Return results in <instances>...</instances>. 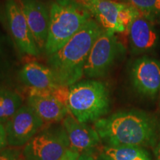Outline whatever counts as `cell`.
Segmentation results:
<instances>
[{
    "label": "cell",
    "instance_id": "cell-13",
    "mask_svg": "<svg viewBox=\"0 0 160 160\" xmlns=\"http://www.w3.org/2000/svg\"><path fill=\"white\" fill-rule=\"evenodd\" d=\"M63 127L69 139L70 149L82 153L93 151L100 142L99 134L94 128L78 122L73 115H67L63 119Z\"/></svg>",
    "mask_w": 160,
    "mask_h": 160
},
{
    "label": "cell",
    "instance_id": "cell-19",
    "mask_svg": "<svg viewBox=\"0 0 160 160\" xmlns=\"http://www.w3.org/2000/svg\"><path fill=\"white\" fill-rule=\"evenodd\" d=\"M20 151L16 148H5L0 152V160H20Z\"/></svg>",
    "mask_w": 160,
    "mask_h": 160
},
{
    "label": "cell",
    "instance_id": "cell-23",
    "mask_svg": "<svg viewBox=\"0 0 160 160\" xmlns=\"http://www.w3.org/2000/svg\"><path fill=\"white\" fill-rule=\"evenodd\" d=\"M154 156L156 160H160V141L154 147Z\"/></svg>",
    "mask_w": 160,
    "mask_h": 160
},
{
    "label": "cell",
    "instance_id": "cell-15",
    "mask_svg": "<svg viewBox=\"0 0 160 160\" xmlns=\"http://www.w3.org/2000/svg\"><path fill=\"white\" fill-rule=\"evenodd\" d=\"M28 105L38 116L46 122H55L64 119L68 115V108L56 99L50 97H29Z\"/></svg>",
    "mask_w": 160,
    "mask_h": 160
},
{
    "label": "cell",
    "instance_id": "cell-8",
    "mask_svg": "<svg viewBox=\"0 0 160 160\" xmlns=\"http://www.w3.org/2000/svg\"><path fill=\"white\" fill-rule=\"evenodd\" d=\"M44 122L31 107L22 106L5 123L8 145L20 147L26 145L42 127Z\"/></svg>",
    "mask_w": 160,
    "mask_h": 160
},
{
    "label": "cell",
    "instance_id": "cell-16",
    "mask_svg": "<svg viewBox=\"0 0 160 160\" xmlns=\"http://www.w3.org/2000/svg\"><path fill=\"white\" fill-rule=\"evenodd\" d=\"M102 153L112 160H151L148 153L138 146H105Z\"/></svg>",
    "mask_w": 160,
    "mask_h": 160
},
{
    "label": "cell",
    "instance_id": "cell-20",
    "mask_svg": "<svg viewBox=\"0 0 160 160\" xmlns=\"http://www.w3.org/2000/svg\"><path fill=\"white\" fill-rule=\"evenodd\" d=\"M7 145L8 141L5 126L3 125V124L0 123V152L5 149Z\"/></svg>",
    "mask_w": 160,
    "mask_h": 160
},
{
    "label": "cell",
    "instance_id": "cell-21",
    "mask_svg": "<svg viewBox=\"0 0 160 160\" xmlns=\"http://www.w3.org/2000/svg\"><path fill=\"white\" fill-rule=\"evenodd\" d=\"M79 156V153L78 152L69 149L60 160H78Z\"/></svg>",
    "mask_w": 160,
    "mask_h": 160
},
{
    "label": "cell",
    "instance_id": "cell-22",
    "mask_svg": "<svg viewBox=\"0 0 160 160\" xmlns=\"http://www.w3.org/2000/svg\"><path fill=\"white\" fill-rule=\"evenodd\" d=\"M78 160H96L93 157V154H92L91 151H87L84 152V153H80L78 158Z\"/></svg>",
    "mask_w": 160,
    "mask_h": 160
},
{
    "label": "cell",
    "instance_id": "cell-1",
    "mask_svg": "<svg viewBox=\"0 0 160 160\" xmlns=\"http://www.w3.org/2000/svg\"><path fill=\"white\" fill-rule=\"evenodd\" d=\"M94 129L106 146L155 147L160 123L154 116L132 109L101 118L95 122Z\"/></svg>",
    "mask_w": 160,
    "mask_h": 160
},
{
    "label": "cell",
    "instance_id": "cell-27",
    "mask_svg": "<svg viewBox=\"0 0 160 160\" xmlns=\"http://www.w3.org/2000/svg\"><path fill=\"white\" fill-rule=\"evenodd\" d=\"M159 106H160V91H159Z\"/></svg>",
    "mask_w": 160,
    "mask_h": 160
},
{
    "label": "cell",
    "instance_id": "cell-18",
    "mask_svg": "<svg viewBox=\"0 0 160 160\" xmlns=\"http://www.w3.org/2000/svg\"><path fill=\"white\" fill-rule=\"evenodd\" d=\"M136 8L142 15L154 21L160 15V0H126Z\"/></svg>",
    "mask_w": 160,
    "mask_h": 160
},
{
    "label": "cell",
    "instance_id": "cell-25",
    "mask_svg": "<svg viewBox=\"0 0 160 160\" xmlns=\"http://www.w3.org/2000/svg\"><path fill=\"white\" fill-rule=\"evenodd\" d=\"M78 1H79V2H81V3L82 4V5H83L84 3H85L86 2H87V1H88V0H78Z\"/></svg>",
    "mask_w": 160,
    "mask_h": 160
},
{
    "label": "cell",
    "instance_id": "cell-4",
    "mask_svg": "<svg viewBox=\"0 0 160 160\" xmlns=\"http://www.w3.org/2000/svg\"><path fill=\"white\" fill-rule=\"evenodd\" d=\"M110 93L107 85L97 80H88L70 87L68 108L78 122H97L108 113Z\"/></svg>",
    "mask_w": 160,
    "mask_h": 160
},
{
    "label": "cell",
    "instance_id": "cell-12",
    "mask_svg": "<svg viewBox=\"0 0 160 160\" xmlns=\"http://www.w3.org/2000/svg\"><path fill=\"white\" fill-rule=\"evenodd\" d=\"M128 31L130 47L133 54L150 53L157 48L159 34L152 21L141 13L133 19Z\"/></svg>",
    "mask_w": 160,
    "mask_h": 160
},
{
    "label": "cell",
    "instance_id": "cell-24",
    "mask_svg": "<svg viewBox=\"0 0 160 160\" xmlns=\"http://www.w3.org/2000/svg\"><path fill=\"white\" fill-rule=\"evenodd\" d=\"M96 160H112V159L108 157L107 156H105L103 153H100L99 156L97 158V159Z\"/></svg>",
    "mask_w": 160,
    "mask_h": 160
},
{
    "label": "cell",
    "instance_id": "cell-3",
    "mask_svg": "<svg viewBox=\"0 0 160 160\" xmlns=\"http://www.w3.org/2000/svg\"><path fill=\"white\" fill-rule=\"evenodd\" d=\"M50 21L45 51L51 56L62 48L91 18L78 0H54L49 11Z\"/></svg>",
    "mask_w": 160,
    "mask_h": 160
},
{
    "label": "cell",
    "instance_id": "cell-2",
    "mask_svg": "<svg viewBox=\"0 0 160 160\" xmlns=\"http://www.w3.org/2000/svg\"><path fill=\"white\" fill-rule=\"evenodd\" d=\"M103 31L91 19L62 48L49 56L48 67L57 85L71 87L81 79L90 51Z\"/></svg>",
    "mask_w": 160,
    "mask_h": 160
},
{
    "label": "cell",
    "instance_id": "cell-10",
    "mask_svg": "<svg viewBox=\"0 0 160 160\" xmlns=\"http://www.w3.org/2000/svg\"><path fill=\"white\" fill-rule=\"evenodd\" d=\"M5 12L10 33L20 52L33 57L39 55L40 50L19 2L16 0H5Z\"/></svg>",
    "mask_w": 160,
    "mask_h": 160
},
{
    "label": "cell",
    "instance_id": "cell-7",
    "mask_svg": "<svg viewBox=\"0 0 160 160\" xmlns=\"http://www.w3.org/2000/svg\"><path fill=\"white\" fill-rule=\"evenodd\" d=\"M122 52V45L114 33L103 31L90 51L84 74L89 78L105 77Z\"/></svg>",
    "mask_w": 160,
    "mask_h": 160
},
{
    "label": "cell",
    "instance_id": "cell-17",
    "mask_svg": "<svg viewBox=\"0 0 160 160\" xmlns=\"http://www.w3.org/2000/svg\"><path fill=\"white\" fill-rule=\"evenodd\" d=\"M22 100L16 92L0 88V123L5 124L22 107Z\"/></svg>",
    "mask_w": 160,
    "mask_h": 160
},
{
    "label": "cell",
    "instance_id": "cell-14",
    "mask_svg": "<svg viewBox=\"0 0 160 160\" xmlns=\"http://www.w3.org/2000/svg\"><path fill=\"white\" fill-rule=\"evenodd\" d=\"M19 77L22 82L29 88L53 89L59 85L51 68L36 62L24 65Z\"/></svg>",
    "mask_w": 160,
    "mask_h": 160
},
{
    "label": "cell",
    "instance_id": "cell-6",
    "mask_svg": "<svg viewBox=\"0 0 160 160\" xmlns=\"http://www.w3.org/2000/svg\"><path fill=\"white\" fill-rule=\"evenodd\" d=\"M69 149V139L63 125H54L30 140L23 155L26 160H60Z\"/></svg>",
    "mask_w": 160,
    "mask_h": 160
},
{
    "label": "cell",
    "instance_id": "cell-28",
    "mask_svg": "<svg viewBox=\"0 0 160 160\" xmlns=\"http://www.w3.org/2000/svg\"><path fill=\"white\" fill-rule=\"evenodd\" d=\"M20 160H21V159H20Z\"/></svg>",
    "mask_w": 160,
    "mask_h": 160
},
{
    "label": "cell",
    "instance_id": "cell-26",
    "mask_svg": "<svg viewBox=\"0 0 160 160\" xmlns=\"http://www.w3.org/2000/svg\"><path fill=\"white\" fill-rule=\"evenodd\" d=\"M157 21L158 24H159V25H160V15L159 16V17H158L157 18Z\"/></svg>",
    "mask_w": 160,
    "mask_h": 160
},
{
    "label": "cell",
    "instance_id": "cell-5",
    "mask_svg": "<svg viewBox=\"0 0 160 160\" xmlns=\"http://www.w3.org/2000/svg\"><path fill=\"white\" fill-rule=\"evenodd\" d=\"M83 5L104 31L112 33L125 31L140 15L133 6L113 0H88Z\"/></svg>",
    "mask_w": 160,
    "mask_h": 160
},
{
    "label": "cell",
    "instance_id": "cell-9",
    "mask_svg": "<svg viewBox=\"0 0 160 160\" xmlns=\"http://www.w3.org/2000/svg\"><path fill=\"white\" fill-rule=\"evenodd\" d=\"M130 78L139 94L155 99L160 91V62L146 56L138 58L131 66Z\"/></svg>",
    "mask_w": 160,
    "mask_h": 160
},
{
    "label": "cell",
    "instance_id": "cell-11",
    "mask_svg": "<svg viewBox=\"0 0 160 160\" xmlns=\"http://www.w3.org/2000/svg\"><path fill=\"white\" fill-rule=\"evenodd\" d=\"M32 36L39 49H45L48 33L50 15L41 0H19Z\"/></svg>",
    "mask_w": 160,
    "mask_h": 160
}]
</instances>
